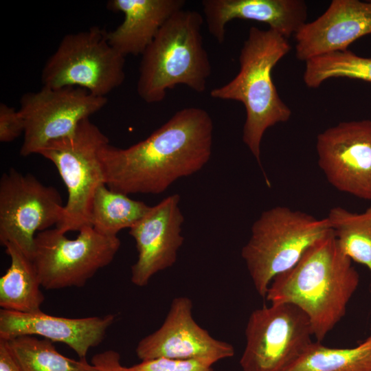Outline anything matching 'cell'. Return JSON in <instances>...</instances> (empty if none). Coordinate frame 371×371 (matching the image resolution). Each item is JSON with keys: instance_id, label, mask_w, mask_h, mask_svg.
<instances>
[{"instance_id": "obj_24", "label": "cell", "mask_w": 371, "mask_h": 371, "mask_svg": "<svg viewBox=\"0 0 371 371\" xmlns=\"http://www.w3.org/2000/svg\"><path fill=\"white\" fill-rule=\"evenodd\" d=\"M331 78H348L371 82V58L346 50L306 61L303 78L308 87L317 88Z\"/></svg>"}, {"instance_id": "obj_3", "label": "cell", "mask_w": 371, "mask_h": 371, "mask_svg": "<svg viewBox=\"0 0 371 371\" xmlns=\"http://www.w3.org/2000/svg\"><path fill=\"white\" fill-rule=\"evenodd\" d=\"M290 49L288 38L278 32L251 27L239 55L238 73L228 83L210 91L213 98L244 105L243 141L260 166V144L265 131L291 116L271 77L273 67Z\"/></svg>"}, {"instance_id": "obj_20", "label": "cell", "mask_w": 371, "mask_h": 371, "mask_svg": "<svg viewBox=\"0 0 371 371\" xmlns=\"http://www.w3.org/2000/svg\"><path fill=\"white\" fill-rule=\"evenodd\" d=\"M150 207L128 194L111 190L104 184L94 195L90 225L102 235L117 236L121 230L134 226Z\"/></svg>"}, {"instance_id": "obj_9", "label": "cell", "mask_w": 371, "mask_h": 371, "mask_svg": "<svg viewBox=\"0 0 371 371\" xmlns=\"http://www.w3.org/2000/svg\"><path fill=\"white\" fill-rule=\"evenodd\" d=\"M308 317L290 303L254 310L245 328L243 371H286L313 342Z\"/></svg>"}, {"instance_id": "obj_5", "label": "cell", "mask_w": 371, "mask_h": 371, "mask_svg": "<svg viewBox=\"0 0 371 371\" xmlns=\"http://www.w3.org/2000/svg\"><path fill=\"white\" fill-rule=\"evenodd\" d=\"M331 230L327 218L285 206L261 213L241 250L256 292L263 298L278 275L295 265L308 249Z\"/></svg>"}, {"instance_id": "obj_14", "label": "cell", "mask_w": 371, "mask_h": 371, "mask_svg": "<svg viewBox=\"0 0 371 371\" xmlns=\"http://www.w3.org/2000/svg\"><path fill=\"white\" fill-rule=\"evenodd\" d=\"M180 195L171 194L154 206L129 230L138 252L131 267V282L144 286L157 273L172 267L184 238Z\"/></svg>"}, {"instance_id": "obj_17", "label": "cell", "mask_w": 371, "mask_h": 371, "mask_svg": "<svg viewBox=\"0 0 371 371\" xmlns=\"http://www.w3.org/2000/svg\"><path fill=\"white\" fill-rule=\"evenodd\" d=\"M201 4L208 31L219 43L225 41L227 23L234 19L265 23L288 38L307 18L302 0H203Z\"/></svg>"}, {"instance_id": "obj_1", "label": "cell", "mask_w": 371, "mask_h": 371, "mask_svg": "<svg viewBox=\"0 0 371 371\" xmlns=\"http://www.w3.org/2000/svg\"><path fill=\"white\" fill-rule=\"evenodd\" d=\"M213 131L210 114L189 106L128 148L106 144L100 151L105 185L128 195L165 192L177 180L197 172L207 164Z\"/></svg>"}, {"instance_id": "obj_8", "label": "cell", "mask_w": 371, "mask_h": 371, "mask_svg": "<svg viewBox=\"0 0 371 371\" xmlns=\"http://www.w3.org/2000/svg\"><path fill=\"white\" fill-rule=\"evenodd\" d=\"M74 239L56 227L36 234L32 260L42 287H81L100 269L109 265L120 247L117 236H106L91 225Z\"/></svg>"}, {"instance_id": "obj_18", "label": "cell", "mask_w": 371, "mask_h": 371, "mask_svg": "<svg viewBox=\"0 0 371 371\" xmlns=\"http://www.w3.org/2000/svg\"><path fill=\"white\" fill-rule=\"evenodd\" d=\"M184 0H110L107 8L124 20L107 32L109 44L121 55H142L165 23L183 10Z\"/></svg>"}, {"instance_id": "obj_10", "label": "cell", "mask_w": 371, "mask_h": 371, "mask_svg": "<svg viewBox=\"0 0 371 371\" xmlns=\"http://www.w3.org/2000/svg\"><path fill=\"white\" fill-rule=\"evenodd\" d=\"M64 206L59 192L14 168L0 179V242L16 245L32 258L36 234L57 225Z\"/></svg>"}, {"instance_id": "obj_26", "label": "cell", "mask_w": 371, "mask_h": 371, "mask_svg": "<svg viewBox=\"0 0 371 371\" xmlns=\"http://www.w3.org/2000/svg\"><path fill=\"white\" fill-rule=\"evenodd\" d=\"M25 124L19 110L0 104V142H11L24 133Z\"/></svg>"}, {"instance_id": "obj_19", "label": "cell", "mask_w": 371, "mask_h": 371, "mask_svg": "<svg viewBox=\"0 0 371 371\" xmlns=\"http://www.w3.org/2000/svg\"><path fill=\"white\" fill-rule=\"evenodd\" d=\"M4 246L11 262L0 278L1 309L20 313L41 311L44 295L32 259L13 243H7Z\"/></svg>"}, {"instance_id": "obj_7", "label": "cell", "mask_w": 371, "mask_h": 371, "mask_svg": "<svg viewBox=\"0 0 371 371\" xmlns=\"http://www.w3.org/2000/svg\"><path fill=\"white\" fill-rule=\"evenodd\" d=\"M125 57L98 26L65 35L41 71L43 86L80 87L106 97L125 80Z\"/></svg>"}, {"instance_id": "obj_12", "label": "cell", "mask_w": 371, "mask_h": 371, "mask_svg": "<svg viewBox=\"0 0 371 371\" xmlns=\"http://www.w3.org/2000/svg\"><path fill=\"white\" fill-rule=\"evenodd\" d=\"M318 165L338 190L371 200V120L340 122L317 137Z\"/></svg>"}, {"instance_id": "obj_27", "label": "cell", "mask_w": 371, "mask_h": 371, "mask_svg": "<svg viewBox=\"0 0 371 371\" xmlns=\"http://www.w3.org/2000/svg\"><path fill=\"white\" fill-rule=\"evenodd\" d=\"M91 363L98 371H131L128 367L122 365L119 352L113 350L95 355L91 359Z\"/></svg>"}, {"instance_id": "obj_21", "label": "cell", "mask_w": 371, "mask_h": 371, "mask_svg": "<svg viewBox=\"0 0 371 371\" xmlns=\"http://www.w3.org/2000/svg\"><path fill=\"white\" fill-rule=\"evenodd\" d=\"M326 218L342 252L371 271V205L362 213L334 207Z\"/></svg>"}, {"instance_id": "obj_15", "label": "cell", "mask_w": 371, "mask_h": 371, "mask_svg": "<svg viewBox=\"0 0 371 371\" xmlns=\"http://www.w3.org/2000/svg\"><path fill=\"white\" fill-rule=\"evenodd\" d=\"M371 34V1L333 0L315 21L294 35L295 55L305 62L331 52L348 50L357 39Z\"/></svg>"}, {"instance_id": "obj_11", "label": "cell", "mask_w": 371, "mask_h": 371, "mask_svg": "<svg viewBox=\"0 0 371 371\" xmlns=\"http://www.w3.org/2000/svg\"><path fill=\"white\" fill-rule=\"evenodd\" d=\"M19 103L25 124L20 154L27 157L37 154L50 141L74 134L82 120L106 104L107 98L80 87L43 86L23 94Z\"/></svg>"}, {"instance_id": "obj_6", "label": "cell", "mask_w": 371, "mask_h": 371, "mask_svg": "<svg viewBox=\"0 0 371 371\" xmlns=\"http://www.w3.org/2000/svg\"><path fill=\"white\" fill-rule=\"evenodd\" d=\"M108 143L107 136L87 118L74 134L49 142L38 152L55 165L67 190L63 216L56 226L60 232L91 225L94 195L105 184L100 151Z\"/></svg>"}, {"instance_id": "obj_25", "label": "cell", "mask_w": 371, "mask_h": 371, "mask_svg": "<svg viewBox=\"0 0 371 371\" xmlns=\"http://www.w3.org/2000/svg\"><path fill=\"white\" fill-rule=\"evenodd\" d=\"M128 368L131 371H214L212 366L197 361L165 358L142 361Z\"/></svg>"}, {"instance_id": "obj_23", "label": "cell", "mask_w": 371, "mask_h": 371, "mask_svg": "<svg viewBox=\"0 0 371 371\" xmlns=\"http://www.w3.org/2000/svg\"><path fill=\"white\" fill-rule=\"evenodd\" d=\"M7 341L22 371H98L87 359L75 360L61 355L46 339L24 335Z\"/></svg>"}, {"instance_id": "obj_2", "label": "cell", "mask_w": 371, "mask_h": 371, "mask_svg": "<svg viewBox=\"0 0 371 371\" xmlns=\"http://www.w3.org/2000/svg\"><path fill=\"white\" fill-rule=\"evenodd\" d=\"M359 283L357 271L331 229L295 265L273 278L265 298L271 304L290 303L302 309L321 342L345 315Z\"/></svg>"}, {"instance_id": "obj_4", "label": "cell", "mask_w": 371, "mask_h": 371, "mask_svg": "<svg viewBox=\"0 0 371 371\" xmlns=\"http://www.w3.org/2000/svg\"><path fill=\"white\" fill-rule=\"evenodd\" d=\"M203 18L196 11L175 13L142 55L137 92L145 102L164 100L168 89L183 85L205 91L211 65L201 34Z\"/></svg>"}, {"instance_id": "obj_13", "label": "cell", "mask_w": 371, "mask_h": 371, "mask_svg": "<svg viewBox=\"0 0 371 371\" xmlns=\"http://www.w3.org/2000/svg\"><path fill=\"white\" fill-rule=\"evenodd\" d=\"M192 308L189 297H175L160 328L137 344V357L141 361L194 360L209 366L232 357L235 354L233 346L214 338L201 327L193 318Z\"/></svg>"}, {"instance_id": "obj_22", "label": "cell", "mask_w": 371, "mask_h": 371, "mask_svg": "<svg viewBox=\"0 0 371 371\" xmlns=\"http://www.w3.org/2000/svg\"><path fill=\"white\" fill-rule=\"evenodd\" d=\"M286 371H371V335L352 348L313 341Z\"/></svg>"}, {"instance_id": "obj_28", "label": "cell", "mask_w": 371, "mask_h": 371, "mask_svg": "<svg viewBox=\"0 0 371 371\" xmlns=\"http://www.w3.org/2000/svg\"><path fill=\"white\" fill-rule=\"evenodd\" d=\"M0 371H22L5 339H0Z\"/></svg>"}, {"instance_id": "obj_16", "label": "cell", "mask_w": 371, "mask_h": 371, "mask_svg": "<svg viewBox=\"0 0 371 371\" xmlns=\"http://www.w3.org/2000/svg\"><path fill=\"white\" fill-rule=\"evenodd\" d=\"M115 315L82 318L57 317L42 311L20 313L0 311V339H10L24 335H39L52 342L64 343L85 360L89 350L98 346Z\"/></svg>"}]
</instances>
